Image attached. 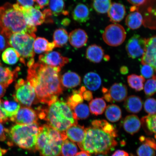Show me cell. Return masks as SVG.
<instances>
[{
	"mask_svg": "<svg viewBox=\"0 0 156 156\" xmlns=\"http://www.w3.org/2000/svg\"><path fill=\"white\" fill-rule=\"evenodd\" d=\"M61 68L40 63L28 67L27 81L34 88L38 102L48 105L55 102L63 93L59 73Z\"/></svg>",
	"mask_w": 156,
	"mask_h": 156,
	"instance_id": "6da1fadb",
	"label": "cell"
},
{
	"mask_svg": "<svg viewBox=\"0 0 156 156\" xmlns=\"http://www.w3.org/2000/svg\"><path fill=\"white\" fill-rule=\"evenodd\" d=\"M118 136L113 125L106 120H94L91 126L86 128L84 139L79 147L89 154L106 155L118 145Z\"/></svg>",
	"mask_w": 156,
	"mask_h": 156,
	"instance_id": "7a4b0ae2",
	"label": "cell"
},
{
	"mask_svg": "<svg viewBox=\"0 0 156 156\" xmlns=\"http://www.w3.org/2000/svg\"><path fill=\"white\" fill-rule=\"evenodd\" d=\"M37 113L41 119L46 121L49 126L61 133L78 124L73 110L63 101L58 100L44 108L39 107Z\"/></svg>",
	"mask_w": 156,
	"mask_h": 156,
	"instance_id": "3957f363",
	"label": "cell"
},
{
	"mask_svg": "<svg viewBox=\"0 0 156 156\" xmlns=\"http://www.w3.org/2000/svg\"><path fill=\"white\" fill-rule=\"evenodd\" d=\"M37 30L27 24L18 3H7L0 7V34L6 38L16 33L34 34Z\"/></svg>",
	"mask_w": 156,
	"mask_h": 156,
	"instance_id": "277c9868",
	"label": "cell"
},
{
	"mask_svg": "<svg viewBox=\"0 0 156 156\" xmlns=\"http://www.w3.org/2000/svg\"><path fill=\"white\" fill-rule=\"evenodd\" d=\"M63 141L61 132L44 124L39 127L36 150L41 156H60Z\"/></svg>",
	"mask_w": 156,
	"mask_h": 156,
	"instance_id": "5b68a950",
	"label": "cell"
},
{
	"mask_svg": "<svg viewBox=\"0 0 156 156\" xmlns=\"http://www.w3.org/2000/svg\"><path fill=\"white\" fill-rule=\"evenodd\" d=\"M38 123L28 125L16 124L9 130L10 145L14 144L22 149L36 151L39 132Z\"/></svg>",
	"mask_w": 156,
	"mask_h": 156,
	"instance_id": "8992f818",
	"label": "cell"
},
{
	"mask_svg": "<svg viewBox=\"0 0 156 156\" xmlns=\"http://www.w3.org/2000/svg\"><path fill=\"white\" fill-rule=\"evenodd\" d=\"M36 37L34 33H16L11 34L7 38L9 45L18 52L20 62L25 65L34 59V44Z\"/></svg>",
	"mask_w": 156,
	"mask_h": 156,
	"instance_id": "52a82bcc",
	"label": "cell"
},
{
	"mask_svg": "<svg viewBox=\"0 0 156 156\" xmlns=\"http://www.w3.org/2000/svg\"><path fill=\"white\" fill-rule=\"evenodd\" d=\"M13 96L15 101L24 107H30L38 102L34 88L23 79H19L16 83Z\"/></svg>",
	"mask_w": 156,
	"mask_h": 156,
	"instance_id": "ba28073f",
	"label": "cell"
},
{
	"mask_svg": "<svg viewBox=\"0 0 156 156\" xmlns=\"http://www.w3.org/2000/svg\"><path fill=\"white\" fill-rule=\"evenodd\" d=\"M126 37V33L124 27L118 24L109 25L105 28L103 34L105 42L111 46L120 45Z\"/></svg>",
	"mask_w": 156,
	"mask_h": 156,
	"instance_id": "9c48e42d",
	"label": "cell"
},
{
	"mask_svg": "<svg viewBox=\"0 0 156 156\" xmlns=\"http://www.w3.org/2000/svg\"><path fill=\"white\" fill-rule=\"evenodd\" d=\"M147 39L135 34L128 41L126 49L128 55L133 59L142 57L145 53Z\"/></svg>",
	"mask_w": 156,
	"mask_h": 156,
	"instance_id": "30bf717a",
	"label": "cell"
},
{
	"mask_svg": "<svg viewBox=\"0 0 156 156\" xmlns=\"http://www.w3.org/2000/svg\"><path fill=\"white\" fill-rule=\"evenodd\" d=\"M20 9L24 17L27 24L32 27H36L45 22L43 12L36 7H25L20 5Z\"/></svg>",
	"mask_w": 156,
	"mask_h": 156,
	"instance_id": "8fae6325",
	"label": "cell"
},
{
	"mask_svg": "<svg viewBox=\"0 0 156 156\" xmlns=\"http://www.w3.org/2000/svg\"><path fill=\"white\" fill-rule=\"evenodd\" d=\"M10 119L12 122L17 124L28 125L37 123L38 115L30 107H22L16 115Z\"/></svg>",
	"mask_w": 156,
	"mask_h": 156,
	"instance_id": "7c38bea8",
	"label": "cell"
},
{
	"mask_svg": "<svg viewBox=\"0 0 156 156\" xmlns=\"http://www.w3.org/2000/svg\"><path fill=\"white\" fill-rule=\"evenodd\" d=\"M39 62L46 65L61 68L69 63L68 58L62 55L59 52L52 51L41 55L39 56Z\"/></svg>",
	"mask_w": 156,
	"mask_h": 156,
	"instance_id": "4fadbf2b",
	"label": "cell"
},
{
	"mask_svg": "<svg viewBox=\"0 0 156 156\" xmlns=\"http://www.w3.org/2000/svg\"><path fill=\"white\" fill-rule=\"evenodd\" d=\"M141 62L142 65L151 66L156 72V36L147 39L145 51Z\"/></svg>",
	"mask_w": 156,
	"mask_h": 156,
	"instance_id": "5bb4252c",
	"label": "cell"
},
{
	"mask_svg": "<svg viewBox=\"0 0 156 156\" xmlns=\"http://www.w3.org/2000/svg\"><path fill=\"white\" fill-rule=\"evenodd\" d=\"M66 137L72 142L80 145L86 135V128L78 124L70 127L65 132H63Z\"/></svg>",
	"mask_w": 156,
	"mask_h": 156,
	"instance_id": "9a60e30c",
	"label": "cell"
},
{
	"mask_svg": "<svg viewBox=\"0 0 156 156\" xmlns=\"http://www.w3.org/2000/svg\"><path fill=\"white\" fill-rule=\"evenodd\" d=\"M108 93L112 103L121 102L125 100L127 96V88L122 83H115L108 90Z\"/></svg>",
	"mask_w": 156,
	"mask_h": 156,
	"instance_id": "2e32d148",
	"label": "cell"
},
{
	"mask_svg": "<svg viewBox=\"0 0 156 156\" xmlns=\"http://www.w3.org/2000/svg\"><path fill=\"white\" fill-rule=\"evenodd\" d=\"M69 40L70 44L73 47L81 48L86 44L88 40L87 35L83 29H76L70 33Z\"/></svg>",
	"mask_w": 156,
	"mask_h": 156,
	"instance_id": "e0dca14e",
	"label": "cell"
},
{
	"mask_svg": "<svg viewBox=\"0 0 156 156\" xmlns=\"http://www.w3.org/2000/svg\"><path fill=\"white\" fill-rule=\"evenodd\" d=\"M122 126L127 133L133 135L139 131L141 128V121L136 115H129L126 116L123 121Z\"/></svg>",
	"mask_w": 156,
	"mask_h": 156,
	"instance_id": "ac0fdd59",
	"label": "cell"
},
{
	"mask_svg": "<svg viewBox=\"0 0 156 156\" xmlns=\"http://www.w3.org/2000/svg\"><path fill=\"white\" fill-rule=\"evenodd\" d=\"M126 14L124 6L120 3L112 4L108 12V15L110 20L112 23H118L122 21Z\"/></svg>",
	"mask_w": 156,
	"mask_h": 156,
	"instance_id": "d6986e66",
	"label": "cell"
},
{
	"mask_svg": "<svg viewBox=\"0 0 156 156\" xmlns=\"http://www.w3.org/2000/svg\"><path fill=\"white\" fill-rule=\"evenodd\" d=\"M20 68L12 71L9 68L3 67L0 63V83L7 87L16 79Z\"/></svg>",
	"mask_w": 156,
	"mask_h": 156,
	"instance_id": "ffe728a7",
	"label": "cell"
},
{
	"mask_svg": "<svg viewBox=\"0 0 156 156\" xmlns=\"http://www.w3.org/2000/svg\"><path fill=\"white\" fill-rule=\"evenodd\" d=\"M136 7H133L130 9L131 12L126 17V26L130 29L135 30L140 28L143 22V18L141 13L136 11Z\"/></svg>",
	"mask_w": 156,
	"mask_h": 156,
	"instance_id": "44dd1931",
	"label": "cell"
},
{
	"mask_svg": "<svg viewBox=\"0 0 156 156\" xmlns=\"http://www.w3.org/2000/svg\"><path fill=\"white\" fill-rule=\"evenodd\" d=\"M86 56L88 60L94 63H99L105 58L104 51L101 47L94 44L87 48Z\"/></svg>",
	"mask_w": 156,
	"mask_h": 156,
	"instance_id": "7402d4cb",
	"label": "cell"
},
{
	"mask_svg": "<svg viewBox=\"0 0 156 156\" xmlns=\"http://www.w3.org/2000/svg\"><path fill=\"white\" fill-rule=\"evenodd\" d=\"M124 106L128 112L137 114L141 110L143 102L140 97L131 95L126 98L125 100Z\"/></svg>",
	"mask_w": 156,
	"mask_h": 156,
	"instance_id": "603a6c76",
	"label": "cell"
},
{
	"mask_svg": "<svg viewBox=\"0 0 156 156\" xmlns=\"http://www.w3.org/2000/svg\"><path fill=\"white\" fill-rule=\"evenodd\" d=\"M90 15L89 8L84 4L80 3L76 6L72 13L74 20L79 23L86 22Z\"/></svg>",
	"mask_w": 156,
	"mask_h": 156,
	"instance_id": "cb8c5ba5",
	"label": "cell"
},
{
	"mask_svg": "<svg viewBox=\"0 0 156 156\" xmlns=\"http://www.w3.org/2000/svg\"><path fill=\"white\" fill-rule=\"evenodd\" d=\"M55 48V46L53 42H49L46 39L40 37L35 39L34 49V52L36 53H48L52 51Z\"/></svg>",
	"mask_w": 156,
	"mask_h": 156,
	"instance_id": "d4e9b609",
	"label": "cell"
},
{
	"mask_svg": "<svg viewBox=\"0 0 156 156\" xmlns=\"http://www.w3.org/2000/svg\"><path fill=\"white\" fill-rule=\"evenodd\" d=\"M61 84L67 88L78 86L81 82L80 77L76 73L68 72L64 73L60 78Z\"/></svg>",
	"mask_w": 156,
	"mask_h": 156,
	"instance_id": "484cf974",
	"label": "cell"
},
{
	"mask_svg": "<svg viewBox=\"0 0 156 156\" xmlns=\"http://www.w3.org/2000/svg\"><path fill=\"white\" fill-rule=\"evenodd\" d=\"M21 105L15 101H2L1 105L2 112L8 118L16 115Z\"/></svg>",
	"mask_w": 156,
	"mask_h": 156,
	"instance_id": "4316f807",
	"label": "cell"
},
{
	"mask_svg": "<svg viewBox=\"0 0 156 156\" xmlns=\"http://www.w3.org/2000/svg\"><path fill=\"white\" fill-rule=\"evenodd\" d=\"M83 82L87 89L92 91L98 89L102 83L100 76L94 72L87 73L84 77Z\"/></svg>",
	"mask_w": 156,
	"mask_h": 156,
	"instance_id": "83f0119b",
	"label": "cell"
},
{
	"mask_svg": "<svg viewBox=\"0 0 156 156\" xmlns=\"http://www.w3.org/2000/svg\"><path fill=\"white\" fill-rule=\"evenodd\" d=\"M141 124L146 133L154 134L156 139V114L148 115L141 119Z\"/></svg>",
	"mask_w": 156,
	"mask_h": 156,
	"instance_id": "f1b7e54d",
	"label": "cell"
},
{
	"mask_svg": "<svg viewBox=\"0 0 156 156\" xmlns=\"http://www.w3.org/2000/svg\"><path fill=\"white\" fill-rule=\"evenodd\" d=\"M105 114L107 119L113 122L119 121L122 117L121 109L118 105L112 104L106 107Z\"/></svg>",
	"mask_w": 156,
	"mask_h": 156,
	"instance_id": "f546056e",
	"label": "cell"
},
{
	"mask_svg": "<svg viewBox=\"0 0 156 156\" xmlns=\"http://www.w3.org/2000/svg\"><path fill=\"white\" fill-rule=\"evenodd\" d=\"M69 39L68 33L65 29L58 28L55 31L53 42L55 48H62L67 44Z\"/></svg>",
	"mask_w": 156,
	"mask_h": 156,
	"instance_id": "4dcf8cb0",
	"label": "cell"
},
{
	"mask_svg": "<svg viewBox=\"0 0 156 156\" xmlns=\"http://www.w3.org/2000/svg\"><path fill=\"white\" fill-rule=\"evenodd\" d=\"M106 108V104L102 98H96L89 103V108L91 114L98 116L102 114Z\"/></svg>",
	"mask_w": 156,
	"mask_h": 156,
	"instance_id": "1f68e13d",
	"label": "cell"
},
{
	"mask_svg": "<svg viewBox=\"0 0 156 156\" xmlns=\"http://www.w3.org/2000/svg\"><path fill=\"white\" fill-rule=\"evenodd\" d=\"M49 9L53 14L56 16L63 14L67 15L68 12L66 11L65 5L64 0H50Z\"/></svg>",
	"mask_w": 156,
	"mask_h": 156,
	"instance_id": "d6a6232c",
	"label": "cell"
},
{
	"mask_svg": "<svg viewBox=\"0 0 156 156\" xmlns=\"http://www.w3.org/2000/svg\"><path fill=\"white\" fill-rule=\"evenodd\" d=\"M78 151L77 146L74 142L67 138L63 140L61 150L62 156H75Z\"/></svg>",
	"mask_w": 156,
	"mask_h": 156,
	"instance_id": "836d02e7",
	"label": "cell"
},
{
	"mask_svg": "<svg viewBox=\"0 0 156 156\" xmlns=\"http://www.w3.org/2000/svg\"><path fill=\"white\" fill-rule=\"evenodd\" d=\"M145 79L142 76L132 74L127 77V82L129 86L136 91H139L144 89Z\"/></svg>",
	"mask_w": 156,
	"mask_h": 156,
	"instance_id": "e575fe53",
	"label": "cell"
},
{
	"mask_svg": "<svg viewBox=\"0 0 156 156\" xmlns=\"http://www.w3.org/2000/svg\"><path fill=\"white\" fill-rule=\"evenodd\" d=\"M19 58V54L13 48H7L2 55V59L3 61L9 65H13L16 63Z\"/></svg>",
	"mask_w": 156,
	"mask_h": 156,
	"instance_id": "d590c367",
	"label": "cell"
},
{
	"mask_svg": "<svg viewBox=\"0 0 156 156\" xmlns=\"http://www.w3.org/2000/svg\"><path fill=\"white\" fill-rule=\"evenodd\" d=\"M85 87H82L79 90L73 91V94L68 98L67 104L73 110L78 105L83 103V91Z\"/></svg>",
	"mask_w": 156,
	"mask_h": 156,
	"instance_id": "8d00e7d4",
	"label": "cell"
},
{
	"mask_svg": "<svg viewBox=\"0 0 156 156\" xmlns=\"http://www.w3.org/2000/svg\"><path fill=\"white\" fill-rule=\"evenodd\" d=\"M73 110L74 118L77 120L85 119L89 116V108L86 104L81 103L76 106Z\"/></svg>",
	"mask_w": 156,
	"mask_h": 156,
	"instance_id": "74e56055",
	"label": "cell"
},
{
	"mask_svg": "<svg viewBox=\"0 0 156 156\" xmlns=\"http://www.w3.org/2000/svg\"><path fill=\"white\" fill-rule=\"evenodd\" d=\"M112 5L111 0H93L92 2L93 8L100 14L108 12Z\"/></svg>",
	"mask_w": 156,
	"mask_h": 156,
	"instance_id": "f35d334b",
	"label": "cell"
},
{
	"mask_svg": "<svg viewBox=\"0 0 156 156\" xmlns=\"http://www.w3.org/2000/svg\"><path fill=\"white\" fill-rule=\"evenodd\" d=\"M145 94L147 96H151L156 93V75L147 80L145 83L144 88Z\"/></svg>",
	"mask_w": 156,
	"mask_h": 156,
	"instance_id": "ab89813d",
	"label": "cell"
},
{
	"mask_svg": "<svg viewBox=\"0 0 156 156\" xmlns=\"http://www.w3.org/2000/svg\"><path fill=\"white\" fill-rule=\"evenodd\" d=\"M138 147L136 151L138 156H155V150L151 146L145 142Z\"/></svg>",
	"mask_w": 156,
	"mask_h": 156,
	"instance_id": "60d3db41",
	"label": "cell"
},
{
	"mask_svg": "<svg viewBox=\"0 0 156 156\" xmlns=\"http://www.w3.org/2000/svg\"><path fill=\"white\" fill-rule=\"evenodd\" d=\"M145 112L149 115L156 114V99L154 98H148L144 104Z\"/></svg>",
	"mask_w": 156,
	"mask_h": 156,
	"instance_id": "b9f144b4",
	"label": "cell"
},
{
	"mask_svg": "<svg viewBox=\"0 0 156 156\" xmlns=\"http://www.w3.org/2000/svg\"><path fill=\"white\" fill-rule=\"evenodd\" d=\"M154 70L151 66L147 64L142 65L141 68L142 76L146 79H150L154 75Z\"/></svg>",
	"mask_w": 156,
	"mask_h": 156,
	"instance_id": "7bdbcfd3",
	"label": "cell"
},
{
	"mask_svg": "<svg viewBox=\"0 0 156 156\" xmlns=\"http://www.w3.org/2000/svg\"><path fill=\"white\" fill-rule=\"evenodd\" d=\"M140 140L142 142H145L148 144L156 151V142L153 138L141 136L140 138Z\"/></svg>",
	"mask_w": 156,
	"mask_h": 156,
	"instance_id": "ee69618b",
	"label": "cell"
},
{
	"mask_svg": "<svg viewBox=\"0 0 156 156\" xmlns=\"http://www.w3.org/2000/svg\"><path fill=\"white\" fill-rule=\"evenodd\" d=\"M2 122H0V141H5L8 133L9 129L5 128Z\"/></svg>",
	"mask_w": 156,
	"mask_h": 156,
	"instance_id": "f6af8a7d",
	"label": "cell"
},
{
	"mask_svg": "<svg viewBox=\"0 0 156 156\" xmlns=\"http://www.w3.org/2000/svg\"><path fill=\"white\" fill-rule=\"evenodd\" d=\"M8 45L7 38L2 34H0V53Z\"/></svg>",
	"mask_w": 156,
	"mask_h": 156,
	"instance_id": "bcb514c9",
	"label": "cell"
},
{
	"mask_svg": "<svg viewBox=\"0 0 156 156\" xmlns=\"http://www.w3.org/2000/svg\"><path fill=\"white\" fill-rule=\"evenodd\" d=\"M17 3L21 6L25 7H32L34 5V0H17Z\"/></svg>",
	"mask_w": 156,
	"mask_h": 156,
	"instance_id": "7dc6e473",
	"label": "cell"
},
{
	"mask_svg": "<svg viewBox=\"0 0 156 156\" xmlns=\"http://www.w3.org/2000/svg\"><path fill=\"white\" fill-rule=\"evenodd\" d=\"M34 1L37 4V5L35 6V7L42 9L48 5L50 0H34Z\"/></svg>",
	"mask_w": 156,
	"mask_h": 156,
	"instance_id": "c3c4849f",
	"label": "cell"
},
{
	"mask_svg": "<svg viewBox=\"0 0 156 156\" xmlns=\"http://www.w3.org/2000/svg\"><path fill=\"white\" fill-rule=\"evenodd\" d=\"M83 99L87 101H91L93 98L92 93L90 91L86 90V88L83 91Z\"/></svg>",
	"mask_w": 156,
	"mask_h": 156,
	"instance_id": "681fc988",
	"label": "cell"
},
{
	"mask_svg": "<svg viewBox=\"0 0 156 156\" xmlns=\"http://www.w3.org/2000/svg\"><path fill=\"white\" fill-rule=\"evenodd\" d=\"M130 4L134 6H139L144 4L146 0H127Z\"/></svg>",
	"mask_w": 156,
	"mask_h": 156,
	"instance_id": "f907efd6",
	"label": "cell"
},
{
	"mask_svg": "<svg viewBox=\"0 0 156 156\" xmlns=\"http://www.w3.org/2000/svg\"><path fill=\"white\" fill-rule=\"evenodd\" d=\"M112 156H129V155L125 151H121V150H118L113 154Z\"/></svg>",
	"mask_w": 156,
	"mask_h": 156,
	"instance_id": "816d5d0a",
	"label": "cell"
},
{
	"mask_svg": "<svg viewBox=\"0 0 156 156\" xmlns=\"http://www.w3.org/2000/svg\"><path fill=\"white\" fill-rule=\"evenodd\" d=\"M2 102V100L0 99V122L3 123L7 122L8 120V118L5 116L1 110V105Z\"/></svg>",
	"mask_w": 156,
	"mask_h": 156,
	"instance_id": "f5cc1de1",
	"label": "cell"
},
{
	"mask_svg": "<svg viewBox=\"0 0 156 156\" xmlns=\"http://www.w3.org/2000/svg\"><path fill=\"white\" fill-rule=\"evenodd\" d=\"M6 87L4 85L0 83V98L4 95L6 92Z\"/></svg>",
	"mask_w": 156,
	"mask_h": 156,
	"instance_id": "db71d44e",
	"label": "cell"
},
{
	"mask_svg": "<svg viewBox=\"0 0 156 156\" xmlns=\"http://www.w3.org/2000/svg\"><path fill=\"white\" fill-rule=\"evenodd\" d=\"M120 73L122 75H125L128 73L129 72V69L126 66H123L121 67L120 68Z\"/></svg>",
	"mask_w": 156,
	"mask_h": 156,
	"instance_id": "11a10c76",
	"label": "cell"
},
{
	"mask_svg": "<svg viewBox=\"0 0 156 156\" xmlns=\"http://www.w3.org/2000/svg\"><path fill=\"white\" fill-rule=\"evenodd\" d=\"M75 156H90V155L87 152L82 151L78 153Z\"/></svg>",
	"mask_w": 156,
	"mask_h": 156,
	"instance_id": "9f6ffc18",
	"label": "cell"
},
{
	"mask_svg": "<svg viewBox=\"0 0 156 156\" xmlns=\"http://www.w3.org/2000/svg\"><path fill=\"white\" fill-rule=\"evenodd\" d=\"M7 150L2 149L0 147V156H3L6 153Z\"/></svg>",
	"mask_w": 156,
	"mask_h": 156,
	"instance_id": "6f0895ef",
	"label": "cell"
},
{
	"mask_svg": "<svg viewBox=\"0 0 156 156\" xmlns=\"http://www.w3.org/2000/svg\"><path fill=\"white\" fill-rule=\"evenodd\" d=\"M69 20L67 19H64L63 23V25H68L69 24Z\"/></svg>",
	"mask_w": 156,
	"mask_h": 156,
	"instance_id": "680465c9",
	"label": "cell"
},
{
	"mask_svg": "<svg viewBox=\"0 0 156 156\" xmlns=\"http://www.w3.org/2000/svg\"><path fill=\"white\" fill-rule=\"evenodd\" d=\"M97 156H107L106 155L104 154H98V155Z\"/></svg>",
	"mask_w": 156,
	"mask_h": 156,
	"instance_id": "91938a15",
	"label": "cell"
},
{
	"mask_svg": "<svg viewBox=\"0 0 156 156\" xmlns=\"http://www.w3.org/2000/svg\"><path fill=\"white\" fill-rule=\"evenodd\" d=\"M130 156H134L132 154H131V155H130Z\"/></svg>",
	"mask_w": 156,
	"mask_h": 156,
	"instance_id": "94428289",
	"label": "cell"
}]
</instances>
